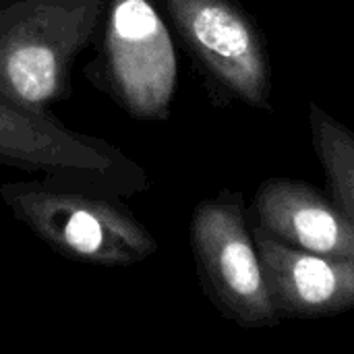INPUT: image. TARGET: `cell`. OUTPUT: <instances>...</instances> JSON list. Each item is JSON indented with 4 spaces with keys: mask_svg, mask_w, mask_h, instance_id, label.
<instances>
[{
    "mask_svg": "<svg viewBox=\"0 0 354 354\" xmlns=\"http://www.w3.org/2000/svg\"><path fill=\"white\" fill-rule=\"evenodd\" d=\"M108 0H0V97L39 116L73 95V66L95 44Z\"/></svg>",
    "mask_w": 354,
    "mask_h": 354,
    "instance_id": "obj_1",
    "label": "cell"
},
{
    "mask_svg": "<svg viewBox=\"0 0 354 354\" xmlns=\"http://www.w3.org/2000/svg\"><path fill=\"white\" fill-rule=\"evenodd\" d=\"M0 197L41 243L79 263L129 268L160 249L122 197L106 191L44 178L4 183Z\"/></svg>",
    "mask_w": 354,
    "mask_h": 354,
    "instance_id": "obj_2",
    "label": "cell"
},
{
    "mask_svg": "<svg viewBox=\"0 0 354 354\" xmlns=\"http://www.w3.org/2000/svg\"><path fill=\"white\" fill-rule=\"evenodd\" d=\"M87 83L137 122H166L178 87V60L156 0H108Z\"/></svg>",
    "mask_w": 354,
    "mask_h": 354,
    "instance_id": "obj_3",
    "label": "cell"
},
{
    "mask_svg": "<svg viewBox=\"0 0 354 354\" xmlns=\"http://www.w3.org/2000/svg\"><path fill=\"white\" fill-rule=\"evenodd\" d=\"M214 102L268 110L272 66L257 21L239 0H156Z\"/></svg>",
    "mask_w": 354,
    "mask_h": 354,
    "instance_id": "obj_4",
    "label": "cell"
},
{
    "mask_svg": "<svg viewBox=\"0 0 354 354\" xmlns=\"http://www.w3.org/2000/svg\"><path fill=\"white\" fill-rule=\"evenodd\" d=\"M191 249L205 297L228 322L249 330L280 324L239 191L222 189L195 205Z\"/></svg>",
    "mask_w": 354,
    "mask_h": 354,
    "instance_id": "obj_5",
    "label": "cell"
},
{
    "mask_svg": "<svg viewBox=\"0 0 354 354\" xmlns=\"http://www.w3.org/2000/svg\"><path fill=\"white\" fill-rule=\"evenodd\" d=\"M0 164L68 185L129 197L149 189V174L106 139L83 135L0 97Z\"/></svg>",
    "mask_w": 354,
    "mask_h": 354,
    "instance_id": "obj_6",
    "label": "cell"
},
{
    "mask_svg": "<svg viewBox=\"0 0 354 354\" xmlns=\"http://www.w3.org/2000/svg\"><path fill=\"white\" fill-rule=\"evenodd\" d=\"M251 232L280 317L315 319L354 309V261L301 251L255 224Z\"/></svg>",
    "mask_w": 354,
    "mask_h": 354,
    "instance_id": "obj_7",
    "label": "cell"
},
{
    "mask_svg": "<svg viewBox=\"0 0 354 354\" xmlns=\"http://www.w3.org/2000/svg\"><path fill=\"white\" fill-rule=\"evenodd\" d=\"M251 214L255 226L290 247L354 261V220L309 183L263 180L255 191Z\"/></svg>",
    "mask_w": 354,
    "mask_h": 354,
    "instance_id": "obj_8",
    "label": "cell"
},
{
    "mask_svg": "<svg viewBox=\"0 0 354 354\" xmlns=\"http://www.w3.org/2000/svg\"><path fill=\"white\" fill-rule=\"evenodd\" d=\"M309 129L332 199L354 220V133L315 102L309 106Z\"/></svg>",
    "mask_w": 354,
    "mask_h": 354,
    "instance_id": "obj_9",
    "label": "cell"
}]
</instances>
